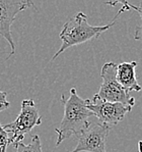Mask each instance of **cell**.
Wrapping results in <instances>:
<instances>
[{"label":"cell","instance_id":"obj_1","mask_svg":"<svg viewBox=\"0 0 142 152\" xmlns=\"http://www.w3.org/2000/svg\"><path fill=\"white\" fill-rule=\"evenodd\" d=\"M88 99H82L79 97L75 88L70 90V94L67 98L64 95L61 96V102L64 105V115L60 126L55 129L58 138L56 146H59L64 140L76 135L82 129L89 125L88 118L94 115L87 108Z\"/></svg>","mask_w":142,"mask_h":152},{"label":"cell","instance_id":"obj_2","mask_svg":"<svg viewBox=\"0 0 142 152\" xmlns=\"http://www.w3.org/2000/svg\"><path fill=\"white\" fill-rule=\"evenodd\" d=\"M122 12L123 11L120 9V11L117 13L116 18H114V20L111 24L99 26V27L89 25L87 22L86 15H84L83 12H78L73 18L67 20L63 26V29L59 34L60 39L62 40V45L59 50L55 53L52 59H56L62 52H64L66 49L70 48L72 46L79 45V44L85 43L92 39L99 38L102 33L106 32L107 30H109L115 25L117 18Z\"/></svg>","mask_w":142,"mask_h":152},{"label":"cell","instance_id":"obj_3","mask_svg":"<svg viewBox=\"0 0 142 152\" xmlns=\"http://www.w3.org/2000/svg\"><path fill=\"white\" fill-rule=\"evenodd\" d=\"M117 64L115 62H106L101 71L102 85L99 90L92 98V101L101 100L112 103H122L133 107L135 105L134 97L130 96L129 92L125 90L116 79Z\"/></svg>","mask_w":142,"mask_h":152},{"label":"cell","instance_id":"obj_4","mask_svg":"<svg viewBox=\"0 0 142 152\" xmlns=\"http://www.w3.org/2000/svg\"><path fill=\"white\" fill-rule=\"evenodd\" d=\"M41 124L42 118L35 101L32 99H25L22 102V108L16 120L4 125L3 129L11 134L9 143L15 147L18 143H22L27 133Z\"/></svg>","mask_w":142,"mask_h":152},{"label":"cell","instance_id":"obj_5","mask_svg":"<svg viewBox=\"0 0 142 152\" xmlns=\"http://www.w3.org/2000/svg\"><path fill=\"white\" fill-rule=\"evenodd\" d=\"M111 127L99 123L92 124L75 135L77 145L71 152H107L106 143Z\"/></svg>","mask_w":142,"mask_h":152},{"label":"cell","instance_id":"obj_6","mask_svg":"<svg viewBox=\"0 0 142 152\" xmlns=\"http://www.w3.org/2000/svg\"><path fill=\"white\" fill-rule=\"evenodd\" d=\"M32 6H34V2L30 0H0V36L3 37L10 45L11 51L8 57L15 52L14 41L11 35V25L20 11Z\"/></svg>","mask_w":142,"mask_h":152},{"label":"cell","instance_id":"obj_7","mask_svg":"<svg viewBox=\"0 0 142 152\" xmlns=\"http://www.w3.org/2000/svg\"><path fill=\"white\" fill-rule=\"evenodd\" d=\"M87 108L97 116L99 123L111 127L122 121L128 112L131 111L132 107L122 103H112L101 100L92 101L88 99Z\"/></svg>","mask_w":142,"mask_h":152},{"label":"cell","instance_id":"obj_8","mask_svg":"<svg viewBox=\"0 0 142 152\" xmlns=\"http://www.w3.org/2000/svg\"><path fill=\"white\" fill-rule=\"evenodd\" d=\"M136 66V61L122 62V64H117L116 79H117L118 83L128 92H130V91L139 92L142 90L141 86L138 84L136 78V72H135Z\"/></svg>","mask_w":142,"mask_h":152},{"label":"cell","instance_id":"obj_9","mask_svg":"<svg viewBox=\"0 0 142 152\" xmlns=\"http://www.w3.org/2000/svg\"><path fill=\"white\" fill-rule=\"evenodd\" d=\"M122 4L123 7L125 8V10L128 9H133V10L137 11L140 15L141 18V24L139 26H137L135 28V33H134V39L135 40H139L142 41V2L139 5H133V4L129 3L127 1H116V2H107V4H110V5H116V4Z\"/></svg>","mask_w":142,"mask_h":152},{"label":"cell","instance_id":"obj_10","mask_svg":"<svg viewBox=\"0 0 142 152\" xmlns=\"http://www.w3.org/2000/svg\"><path fill=\"white\" fill-rule=\"evenodd\" d=\"M16 152H43L42 151L41 140L38 135H34L32 137V141L30 144L18 143L15 146Z\"/></svg>","mask_w":142,"mask_h":152},{"label":"cell","instance_id":"obj_11","mask_svg":"<svg viewBox=\"0 0 142 152\" xmlns=\"http://www.w3.org/2000/svg\"><path fill=\"white\" fill-rule=\"evenodd\" d=\"M9 143V136L7 131L3 129V126L0 125V152H6Z\"/></svg>","mask_w":142,"mask_h":152},{"label":"cell","instance_id":"obj_12","mask_svg":"<svg viewBox=\"0 0 142 152\" xmlns=\"http://www.w3.org/2000/svg\"><path fill=\"white\" fill-rule=\"evenodd\" d=\"M6 96H7V93L0 90V112L5 110L10 106V103L7 101Z\"/></svg>","mask_w":142,"mask_h":152},{"label":"cell","instance_id":"obj_13","mask_svg":"<svg viewBox=\"0 0 142 152\" xmlns=\"http://www.w3.org/2000/svg\"><path fill=\"white\" fill-rule=\"evenodd\" d=\"M138 150L139 152H142V141L138 142Z\"/></svg>","mask_w":142,"mask_h":152}]
</instances>
